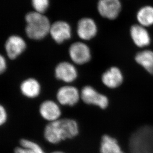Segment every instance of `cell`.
Returning a JSON list of instances; mask_svg holds the SVG:
<instances>
[{
  "instance_id": "4",
  "label": "cell",
  "mask_w": 153,
  "mask_h": 153,
  "mask_svg": "<svg viewBox=\"0 0 153 153\" xmlns=\"http://www.w3.org/2000/svg\"><path fill=\"white\" fill-rule=\"evenodd\" d=\"M80 97L86 104L97 105L102 109H105L108 105V98L98 92L90 86H86L82 88L80 93Z\"/></svg>"
},
{
  "instance_id": "24",
  "label": "cell",
  "mask_w": 153,
  "mask_h": 153,
  "mask_svg": "<svg viewBox=\"0 0 153 153\" xmlns=\"http://www.w3.org/2000/svg\"></svg>"
},
{
  "instance_id": "2",
  "label": "cell",
  "mask_w": 153,
  "mask_h": 153,
  "mask_svg": "<svg viewBox=\"0 0 153 153\" xmlns=\"http://www.w3.org/2000/svg\"><path fill=\"white\" fill-rule=\"evenodd\" d=\"M25 19V33L29 38L39 40L49 34L51 24L48 17L43 13L35 11L29 12L26 14Z\"/></svg>"
},
{
  "instance_id": "1",
  "label": "cell",
  "mask_w": 153,
  "mask_h": 153,
  "mask_svg": "<svg viewBox=\"0 0 153 153\" xmlns=\"http://www.w3.org/2000/svg\"><path fill=\"white\" fill-rule=\"evenodd\" d=\"M79 132L76 121L69 119L53 121L47 125L44 130V137L50 143L57 144L67 139L73 138Z\"/></svg>"
},
{
  "instance_id": "22",
  "label": "cell",
  "mask_w": 153,
  "mask_h": 153,
  "mask_svg": "<svg viewBox=\"0 0 153 153\" xmlns=\"http://www.w3.org/2000/svg\"><path fill=\"white\" fill-rule=\"evenodd\" d=\"M14 153H35L33 151L28 148L17 147L15 150Z\"/></svg>"
},
{
  "instance_id": "11",
  "label": "cell",
  "mask_w": 153,
  "mask_h": 153,
  "mask_svg": "<svg viewBox=\"0 0 153 153\" xmlns=\"http://www.w3.org/2000/svg\"><path fill=\"white\" fill-rule=\"evenodd\" d=\"M130 36L134 43L138 47L144 48L150 44V35L146 27L134 25L130 28Z\"/></svg>"
},
{
  "instance_id": "16",
  "label": "cell",
  "mask_w": 153,
  "mask_h": 153,
  "mask_svg": "<svg viewBox=\"0 0 153 153\" xmlns=\"http://www.w3.org/2000/svg\"><path fill=\"white\" fill-rule=\"evenodd\" d=\"M100 153H124L116 139L105 135L102 138Z\"/></svg>"
},
{
  "instance_id": "5",
  "label": "cell",
  "mask_w": 153,
  "mask_h": 153,
  "mask_svg": "<svg viewBox=\"0 0 153 153\" xmlns=\"http://www.w3.org/2000/svg\"><path fill=\"white\" fill-rule=\"evenodd\" d=\"M121 8L120 0H99L97 4L99 14L110 20H114L119 16Z\"/></svg>"
},
{
  "instance_id": "23",
  "label": "cell",
  "mask_w": 153,
  "mask_h": 153,
  "mask_svg": "<svg viewBox=\"0 0 153 153\" xmlns=\"http://www.w3.org/2000/svg\"><path fill=\"white\" fill-rule=\"evenodd\" d=\"M52 153H64L62 152H60V151H56V152H53Z\"/></svg>"
},
{
  "instance_id": "7",
  "label": "cell",
  "mask_w": 153,
  "mask_h": 153,
  "mask_svg": "<svg viewBox=\"0 0 153 153\" xmlns=\"http://www.w3.org/2000/svg\"><path fill=\"white\" fill-rule=\"evenodd\" d=\"M98 28L95 22L90 17H84L78 21L77 33L78 37L83 40H90L95 37Z\"/></svg>"
},
{
  "instance_id": "14",
  "label": "cell",
  "mask_w": 153,
  "mask_h": 153,
  "mask_svg": "<svg viewBox=\"0 0 153 153\" xmlns=\"http://www.w3.org/2000/svg\"><path fill=\"white\" fill-rule=\"evenodd\" d=\"M22 94L29 98H34L39 95L41 91L40 85L34 78L25 80L20 85Z\"/></svg>"
},
{
  "instance_id": "15",
  "label": "cell",
  "mask_w": 153,
  "mask_h": 153,
  "mask_svg": "<svg viewBox=\"0 0 153 153\" xmlns=\"http://www.w3.org/2000/svg\"><path fill=\"white\" fill-rule=\"evenodd\" d=\"M137 64L143 67L147 71L153 73V51L145 50L138 52L135 57Z\"/></svg>"
},
{
  "instance_id": "10",
  "label": "cell",
  "mask_w": 153,
  "mask_h": 153,
  "mask_svg": "<svg viewBox=\"0 0 153 153\" xmlns=\"http://www.w3.org/2000/svg\"><path fill=\"white\" fill-rule=\"evenodd\" d=\"M55 72V76L58 79L66 83L74 82L78 75L75 66L68 62H62L58 64Z\"/></svg>"
},
{
  "instance_id": "12",
  "label": "cell",
  "mask_w": 153,
  "mask_h": 153,
  "mask_svg": "<svg viewBox=\"0 0 153 153\" xmlns=\"http://www.w3.org/2000/svg\"><path fill=\"white\" fill-rule=\"evenodd\" d=\"M102 83L108 88H117L123 81V73L117 67H111L102 74Z\"/></svg>"
},
{
  "instance_id": "13",
  "label": "cell",
  "mask_w": 153,
  "mask_h": 153,
  "mask_svg": "<svg viewBox=\"0 0 153 153\" xmlns=\"http://www.w3.org/2000/svg\"><path fill=\"white\" fill-rule=\"evenodd\" d=\"M39 111L45 120L53 122L59 120L61 115V109L55 102L47 100L41 104Z\"/></svg>"
},
{
  "instance_id": "8",
  "label": "cell",
  "mask_w": 153,
  "mask_h": 153,
  "mask_svg": "<svg viewBox=\"0 0 153 153\" xmlns=\"http://www.w3.org/2000/svg\"><path fill=\"white\" fill-rule=\"evenodd\" d=\"M4 47L8 57L10 59H15L25 51L26 44L22 38L14 35L8 38Z\"/></svg>"
},
{
  "instance_id": "3",
  "label": "cell",
  "mask_w": 153,
  "mask_h": 153,
  "mask_svg": "<svg viewBox=\"0 0 153 153\" xmlns=\"http://www.w3.org/2000/svg\"><path fill=\"white\" fill-rule=\"evenodd\" d=\"M68 53L71 59L75 64L82 65L91 59V51L88 45L82 42H76L69 47Z\"/></svg>"
},
{
  "instance_id": "21",
  "label": "cell",
  "mask_w": 153,
  "mask_h": 153,
  "mask_svg": "<svg viewBox=\"0 0 153 153\" xmlns=\"http://www.w3.org/2000/svg\"><path fill=\"white\" fill-rule=\"evenodd\" d=\"M7 61L6 59L3 55H1L0 57V72L3 74L4 72L7 68Z\"/></svg>"
},
{
  "instance_id": "9",
  "label": "cell",
  "mask_w": 153,
  "mask_h": 153,
  "mask_svg": "<svg viewBox=\"0 0 153 153\" xmlns=\"http://www.w3.org/2000/svg\"><path fill=\"white\" fill-rule=\"evenodd\" d=\"M80 97L78 90L72 86L62 87L56 93L57 100L62 105H74L78 102Z\"/></svg>"
},
{
  "instance_id": "18",
  "label": "cell",
  "mask_w": 153,
  "mask_h": 153,
  "mask_svg": "<svg viewBox=\"0 0 153 153\" xmlns=\"http://www.w3.org/2000/svg\"><path fill=\"white\" fill-rule=\"evenodd\" d=\"M34 11L44 13L46 12L49 6V0H31Z\"/></svg>"
},
{
  "instance_id": "20",
  "label": "cell",
  "mask_w": 153,
  "mask_h": 153,
  "mask_svg": "<svg viewBox=\"0 0 153 153\" xmlns=\"http://www.w3.org/2000/svg\"><path fill=\"white\" fill-rule=\"evenodd\" d=\"M7 120V114L6 112V110L3 105H1L0 107V124L3 125L6 123Z\"/></svg>"
},
{
  "instance_id": "19",
  "label": "cell",
  "mask_w": 153,
  "mask_h": 153,
  "mask_svg": "<svg viewBox=\"0 0 153 153\" xmlns=\"http://www.w3.org/2000/svg\"><path fill=\"white\" fill-rule=\"evenodd\" d=\"M20 144L22 147L30 148L35 153H45L40 146L30 140L22 139L20 140Z\"/></svg>"
},
{
  "instance_id": "6",
  "label": "cell",
  "mask_w": 153,
  "mask_h": 153,
  "mask_svg": "<svg viewBox=\"0 0 153 153\" xmlns=\"http://www.w3.org/2000/svg\"><path fill=\"white\" fill-rule=\"evenodd\" d=\"M49 34L55 42L61 44L71 38V28L67 22L56 21L51 25Z\"/></svg>"
},
{
  "instance_id": "17",
  "label": "cell",
  "mask_w": 153,
  "mask_h": 153,
  "mask_svg": "<svg viewBox=\"0 0 153 153\" xmlns=\"http://www.w3.org/2000/svg\"><path fill=\"white\" fill-rule=\"evenodd\" d=\"M139 25L145 27L153 25V7L146 6L139 10L136 15Z\"/></svg>"
}]
</instances>
